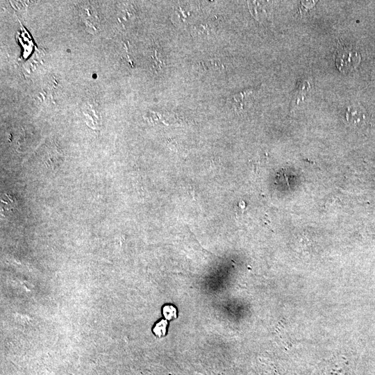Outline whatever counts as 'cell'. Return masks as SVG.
I'll return each instance as SVG.
<instances>
[{"label": "cell", "mask_w": 375, "mask_h": 375, "mask_svg": "<svg viewBox=\"0 0 375 375\" xmlns=\"http://www.w3.org/2000/svg\"><path fill=\"white\" fill-rule=\"evenodd\" d=\"M335 60L339 71L347 73L357 67L360 62L361 56L353 46L339 40L335 51Z\"/></svg>", "instance_id": "6da1fadb"}, {"label": "cell", "mask_w": 375, "mask_h": 375, "mask_svg": "<svg viewBox=\"0 0 375 375\" xmlns=\"http://www.w3.org/2000/svg\"><path fill=\"white\" fill-rule=\"evenodd\" d=\"M162 314L166 319L170 321L176 318L177 310L172 305H166L162 308Z\"/></svg>", "instance_id": "8992f818"}, {"label": "cell", "mask_w": 375, "mask_h": 375, "mask_svg": "<svg viewBox=\"0 0 375 375\" xmlns=\"http://www.w3.org/2000/svg\"><path fill=\"white\" fill-rule=\"evenodd\" d=\"M167 322L166 319H161L153 328V332L156 336L160 338L166 335Z\"/></svg>", "instance_id": "5b68a950"}, {"label": "cell", "mask_w": 375, "mask_h": 375, "mask_svg": "<svg viewBox=\"0 0 375 375\" xmlns=\"http://www.w3.org/2000/svg\"><path fill=\"white\" fill-rule=\"evenodd\" d=\"M346 117L349 122H358L364 119L365 115L360 108L351 106L347 108Z\"/></svg>", "instance_id": "277c9868"}, {"label": "cell", "mask_w": 375, "mask_h": 375, "mask_svg": "<svg viewBox=\"0 0 375 375\" xmlns=\"http://www.w3.org/2000/svg\"><path fill=\"white\" fill-rule=\"evenodd\" d=\"M310 88V83L307 81H301L297 83V87L293 92L292 102L298 104L301 99H303L306 92Z\"/></svg>", "instance_id": "7a4b0ae2"}, {"label": "cell", "mask_w": 375, "mask_h": 375, "mask_svg": "<svg viewBox=\"0 0 375 375\" xmlns=\"http://www.w3.org/2000/svg\"><path fill=\"white\" fill-rule=\"evenodd\" d=\"M248 6L252 16L257 20H260L267 15L265 7L259 1H249Z\"/></svg>", "instance_id": "3957f363"}]
</instances>
